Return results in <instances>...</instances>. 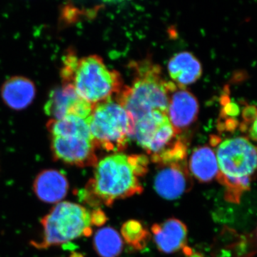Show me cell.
<instances>
[{"label": "cell", "mask_w": 257, "mask_h": 257, "mask_svg": "<svg viewBox=\"0 0 257 257\" xmlns=\"http://www.w3.org/2000/svg\"><path fill=\"white\" fill-rule=\"evenodd\" d=\"M150 160L143 155L115 154L95 165L94 178L88 182L83 197L93 207H111L116 200L141 194L140 178L148 172Z\"/></svg>", "instance_id": "cell-1"}, {"label": "cell", "mask_w": 257, "mask_h": 257, "mask_svg": "<svg viewBox=\"0 0 257 257\" xmlns=\"http://www.w3.org/2000/svg\"><path fill=\"white\" fill-rule=\"evenodd\" d=\"M134 79L123 86L115 99L134 122L158 114H168L169 98L175 83L167 81L158 64L145 60L132 64Z\"/></svg>", "instance_id": "cell-2"}, {"label": "cell", "mask_w": 257, "mask_h": 257, "mask_svg": "<svg viewBox=\"0 0 257 257\" xmlns=\"http://www.w3.org/2000/svg\"><path fill=\"white\" fill-rule=\"evenodd\" d=\"M62 84L74 88L81 98L92 105L111 99L123 87L121 74L106 67L97 55L79 57L69 51L62 59Z\"/></svg>", "instance_id": "cell-3"}, {"label": "cell", "mask_w": 257, "mask_h": 257, "mask_svg": "<svg viewBox=\"0 0 257 257\" xmlns=\"http://www.w3.org/2000/svg\"><path fill=\"white\" fill-rule=\"evenodd\" d=\"M216 155L217 179L224 187L225 198L230 202H239L249 190L257 172V147L242 137L226 139L216 147Z\"/></svg>", "instance_id": "cell-4"}, {"label": "cell", "mask_w": 257, "mask_h": 257, "mask_svg": "<svg viewBox=\"0 0 257 257\" xmlns=\"http://www.w3.org/2000/svg\"><path fill=\"white\" fill-rule=\"evenodd\" d=\"M41 224V240L32 243L39 249L59 246L92 234L91 212L77 203H57L44 216Z\"/></svg>", "instance_id": "cell-5"}, {"label": "cell", "mask_w": 257, "mask_h": 257, "mask_svg": "<svg viewBox=\"0 0 257 257\" xmlns=\"http://www.w3.org/2000/svg\"><path fill=\"white\" fill-rule=\"evenodd\" d=\"M88 123L96 148L121 152L133 138V117L119 103L111 99L94 105Z\"/></svg>", "instance_id": "cell-6"}, {"label": "cell", "mask_w": 257, "mask_h": 257, "mask_svg": "<svg viewBox=\"0 0 257 257\" xmlns=\"http://www.w3.org/2000/svg\"><path fill=\"white\" fill-rule=\"evenodd\" d=\"M54 158L67 165L91 167L97 163L96 145L92 138L82 137H50Z\"/></svg>", "instance_id": "cell-7"}, {"label": "cell", "mask_w": 257, "mask_h": 257, "mask_svg": "<svg viewBox=\"0 0 257 257\" xmlns=\"http://www.w3.org/2000/svg\"><path fill=\"white\" fill-rule=\"evenodd\" d=\"M154 187L161 197L175 200L192 189V180L187 162L157 165Z\"/></svg>", "instance_id": "cell-8"}, {"label": "cell", "mask_w": 257, "mask_h": 257, "mask_svg": "<svg viewBox=\"0 0 257 257\" xmlns=\"http://www.w3.org/2000/svg\"><path fill=\"white\" fill-rule=\"evenodd\" d=\"M94 105L83 99L74 88L67 84L51 91L45 105V111L52 119H62L69 115H75L87 119Z\"/></svg>", "instance_id": "cell-9"}, {"label": "cell", "mask_w": 257, "mask_h": 257, "mask_svg": "<svg viewBox=\"0 0 257 257\" xmlns=\"http://www.w3.org/2000/svg\"><path fill=\"white\" fill-rule=\"evenodd\" d=\"M199 106L197 98L186 88L175 84L169 98L168 116L178 133L188 128L197 119Z\"/></svg>", "instance_id": "cell-10"}, {"label": "cell", "mask_w": 257, "mask_h": 257, "mask_svg": "<svg viewBox=\"0 0 257 257\" xmlns=\"http://www.w3.org/2000/svg\"><path fill=\"white\" fill-rule=\"evenodd\" d=\"M151 231L155 244L162 252H177L187 246V226L176 218H170L160 224L152 225Z\"/></svg>", "instance_id": "cell-11"}, {"label": "cell", "mask_w": 257, "mask_h": 257, "mask_svg": "<svg viewBox=\"0 0 257 257\" xmlns=\"http://www.w3.org/2000/svg\"><path fill=\"white\" fill-rule=\"evenodd\" d=\"M33 189L40 200L49 204H57L62 202L67 196L69 182L60 171L46 170L37 176Z\"/></svg>", "instance_id": "cell-12"}, {"label": "cell", "mask_w": 257, "mask_h": 257, "mask_svg": "<svg viewBox=\"0 0 257 257\" xmlns=\"http://www.w3.org/2000/svg\"><path fill=\"white\" fill-rule=\"evenodd\" d=\"M36 87L32 80L22 76L10 77L1 88L2 99L11 109L21 110L33 101Z\"/></svg>", "instance_id": "cell-13"}, {"label": "cell", "mask_w": 257, "mask_h": 257, "mask_svg": "<svg viewBox=\"0 0 257 257\" xmlns=\"http://www.w3.org/2000/svg\"><path fill=\"white\" fill-rule=\"evenodd\" d=\"M167 69L172 82L181 88L197 82L202 74V64L188 52L174 55L169 61Z\"/></svg>", "instance_id": "cell-14"}, {"label": "cell", "mask_w": 257, "mask_h": 257, "mask_svg": "<svg viewBox=\"0 0 257 257\" xmlns=\"http://www.w3.org/2000/svg\"><path fill=\"white\" fill-rule=\"evenodd\" d=\"M189 171L202 183H209L219 175L217 158L210 147L201 146L193 150L188 164Z\"/></svg>", "instance_id": "cell-15"}, {"label": "cell", "mask_w": 257, "mask_h": 257, "mask_svg": "<svg viewBox=\"0 0 257 257\" xmlns=\"http://www.w3.org/2000/svg\"><path fill=\"white\" fill-rule=\"evenodd\" d=\"M50 137H82L92 138L88 118L69 115L62 119H51L47 124ZM93 140V139H92Z\"/></svg>", "instance_id": "cell-16"}, {"label": "cell", "mask_w": 257, "mask_h": 257, "mask_svg": "<svg viewBox=\"0 0 257 257\" xmlns=\"http://www.w3.org/2000/svg\"><path fill=\"white\" fill-rule=\"evenodd\" d=\"M93 246L100 257H118L123 249L122 237L114 228L106 226L96 231Z\"/></svg>", "instance_id": "cell-17"}, {"label": "cell", "mask_w": 257, "mask_h": 257, "mask_svg": "<svg viewBox=\"0 0 257 257\" xmlns=\"http://www.w3.org/2000/svg\"><path fill=\"white\" fill-rule=\"evenodd\" d=\"M121 236L128 246L136 250H143L150 241V233L143 223L131 219L121 226Z\"/></svg>", "instance_id": "cell-18"}, {"label": "cell", "mask_w": 257, "mask_h": 257, "mask_svg": "<svg viewBox=\"0 0 257 257\" xmlns=\"http://www.w3.org/2000/svg\"><path fill=\"white\" fill-rule=\"evenodd\" d=\"M91 216H92V225H94V226H102L107 221V217H106L105 213L99 208H96V209L92 211L91 212Z\"/></svg>", "instance_id": "cell-19"}, {"label": "cell", "mask_w": 257, "mask_h": 257, "mask_svg": "<svg viewBox=\"0 0 257 257\" xmlns=\"http://www.w3.org/2000/svg\"><path fill=\"white\" fill-rule=\"evenodd\" d=\"M251 121L252 122H251V126L249 130L250 137L253 140L257 142V113Z\"/></svg>", "instance_id": "cell-20"}, {"label": "cell", "mask_w": 257, "mask_h": 257, "mask_svg": "<svg viewBox=\"0 0 257 257\" xmlns=\"http://www.w3.org/2000/svg\"><path fill=\"white\" fill-rule=\"evenodd\" d=\"M187 257H204V255H203L202 253L197 252V251H195V252H194V251H193L192 254L189 255V256H187Z\"/></svg>", "instance_id": "cell-21"}, {"label": "cell", "mask_w": 257, "mask_h": 257, "mask_svg": "<svg viewBox=\"0 0 257 257\" xmlns=\"http://www.w3.org/2000/svg\"><path fill=\"white\" fill-rule=\"evenodd\" d=\"M256 238H257V228H256Z\"/></svg>", "instance_id": "cell-22"}]
</instances>
